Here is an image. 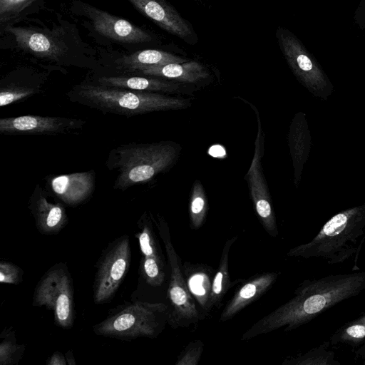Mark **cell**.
<instances>
[{
	"label": "cell",
	"instance_id": "obj_1",
	"mask_svg": "<svg viewBox=\"0 0 365 365\" xmlns=\"http://www.w3.org/2000/svg\"><path fill=\"white\" fill-rule=\"evenodd\" d=\"M365 289V272L331 274L304 280L286 303L253 324L242 335L249 340L284 328L289 331Z\"/></svg>",
	"mask_w": 365,
	"mask_h": 365
},
{
	"label": "cell",
	"instance_id": "obj_2",
	"mask_svg": "<svg viewBox=\"0 0 365 365\" xmlns=\"http://www.w3.org/2000/svg\"><path fill=\"white\" fill-rule=\"evenodd\" d=\"M66 96L73 103L103 113L128 117L153 112L181 110L191 106L190 99L162 93L107 87L92 81L75 85L67 92Z\"/></svg>",
	"mask_w": 365,
	"mask_h": 365
},
{
	"label": "cell",
	"instance_id": "obj_3",
	"mask_svg": "<svg viewBox=\"0 0 365 365\" xmlns=\"http://www.w3.org/2000/svg\"><path fill=\"white\" fill-rule=\"evenodd\" d=\"M180 153V146L172 141L132 142L115 147L106 161L107 168L116 174L113 188L125 191L149 182L169 170Z\"/></svg>",
	"mask_w": 365,
	"mask_h": 365
},
{
	"label": "cell",
	"instance_id": "obj_4",
	"mask_svg": "<svg viewBox=\"0 0 365 365\" xmlns=\"http://www.w3.org/2000/svg\"><path fill=\"white\" fill-rule=\"evenodd\" d=\"M364 240L365 204L335 215L310 242L290 249L287 255L341 263L358 252Z\"/></svg>",
	"mask_w": 365,
	"mask_h": 365
},
{
	"label": "cell",
	"instance_id": "obj_5",
	"mask_svg": "<svg viewBox=\"0 0 365 365\" xmlns=\"http://www.w3.org/2000/svg\"><path fill=\"white\" fill-rule=\"evenodd\" d=\"M168 306L162 302H135L93 327L94 332L106 337L131 340L156 337L168 320Z\"/></svg>",
	"mask_w": 365,
	"mask_h": 365
},
{
	"label": "cell",
	"instance_id": "obj_6",
	"mask_svg": "<svg viewBox=\"0 0 365 365\" xmlns=\"http://www.w3.org/2000/svg\"><path fill=\"white\" fill-rule=\"evenodd\" d=\"M159 235L163 240L170 268L168 288V322L173 329L196 326L201 319L195 300L190 294L182 269L181 258L171 241L168 225L161 216L155 221Z\"/></svg>",
	"mask_w": 365,
	"mask_h": 365
},
{
	"label": "cell",
	"instance_id": "obj_7",
	"mask_svg": "<svg viewBox=\"0 0 365 365\" xmlns=\"http://www.w3.org/2000/svg\"><path fill=\"white\" fill-rule=\"evenodd\" d=\"M33 305L46 307L54 314L56 324L70 329L75 318L72 279L66 265L58 263L40 279L33 296Z\"/></svg>",
	"mask_w": 365,
	"mask_h": 365
},
{
	"label": "cell",
	"instance_id": "obj_8",
	"mask_svg": "<svg viewBox=\"0 0 365 365\" xmlns=\"http://www.w3.org/2000/svg\"><path fill=\"white\" fill-rule=\"evenodd\" d=\"M130 257L127 235L115 239L103 250L98 262L93 283L96 304L106 303L113 298L128 270Z\"/></svg>",
	"mask_w": 365,
	"mask_h": 365
},
{
	"label": "cell",
	"instance_id": "obj_9",
	"mask_svg": "<svg viewBox=\"0 0 365 365\" xmlns=\"http://www.w3.org/2000/svg\"><path fill=\"white\" fill-rule=\"evenodd\" d=\"M5 29L13 35L18 47L24 51L57 65L76 64L69 58L68 48L58 35L44 29L12 24L6 26Z\"/></svg>",
	"mask_w": 365,
	"mask_h": 365
},
{
	"label": "cell",
	"instance_id": "obj_10",
	"mask_svg": "<svg viewBox=\"0 0 365 365\" xmlns=\"http://www.w3.org/2000/svg\"><path fill=\"white\" fill-rule=\"evenodd\" d=\"M257 114L258 131L255 143V153L246 175L251 198L258 218L265 231L272 237H277L278 229L272 200L262 168L264 151L261 122Z\"/></svg>",
	"mask_w": 365,
	"mask_h": 365
},
{
	"label": "cell",
	"instance_id": "obj_11",
	"mask_svg": "<svg viewBox=\"0 0 365 365\" xmlns=\"http://www.w3.org/2000/svg\"><path fill=\"white\" fill-rule=\"evenodd\" d=\"M86 122L66 116L26 115L0 119V133L8 135H58L75 133Z\"/></svg>",
	"mask_w": 365,
	"mask_h": 365
},
{
	"label": "cell",
	"instance_id": "obj_12",
	"mask_svg": "<svg viewBox=\"0 0 365 365\" xmlns=\"http://www.w3.org/2000/svg\"><path fill=\"white\" fill-rule=\"evenodd\" d=\"M276 37L279 48L294 73L314 94L325 93L327 82L299 41L288 30L279 27Z\"/></svg>",
	"mask_w": 365,
	"mask_h": 365
},
{
	"label": "cell",
	"instance_id": "obj_13",
	"mask_svg": "<svg viewBox=\"0 0 365 365\" xmlns=\"http://www.w3.org/2000/svg\"><path fill=\"white\" fill-rule=\"evenodd\" d=\"M143 16L190 46L199 41L192 24L166 0H128Z\"/></svg>",
	"mask_w": 365,
	"mask_h": 365
},
{
	"label": "cell",
	"instance_id": "obj_14",
	"mask_svg": "<svg viewBox=\"0 0 365 365\" xmlns=\"http://www.w3.org/2000/svg\"><path fill=\"white\" fill-rule=\"evenodd\" d=\"M81 13L89 19L93 29L101 35L124 43L152 42L155 36L130 21L113 16L88 4L80 3Z\"/></svg>",
	"mask_w": 365,
	"mask_h": 365
},
{
	"label": "cell",
	"instance_id": "obj_15",
	"mask_svg": "<svg viewBox=\"0 0 365 365\" xmlns=\"http://www.w3.org/2000/svg\"><path fill=\"white\" fill-rule=\"evenodd\" d=\"M140 230L136 233L141 253V269L146 282L160 286L165 279V260L153 229L152 222L145 212L138 221Z\"/></svg>",
	"mask_w": 365,
	"mask_h": 365
},
{
	"label": "cell",
	"instance_id": "obj_16",
	"mask_svg": "<svg viewBox=\"0 0 365 365\" xmlns=\"http://www.w3.org/2000/svg\"><path fill=\"white\" fill-rule=\"evenodd\" d=\"M52 193L64 204L77 206L87 201L93 195L96 173L91 170L46 178Z\"/></svg>",
	"mask_w": 365,
	"mask_h": 365
},
{
	"label": "cell",
	"instance_id": "obj_17",
	"mask_svg": "<svg viewBox=\"0 0 365 365\" xmlns=\"http://www.w3.org/2000/svg\"><path fill=\"white\" fill-rule=\"evenodd\" d=\"M46 81V75L27 69H16L0 81V106L21 102L39 94Z\"/></svg>",
	"mask_w": 365,
	"mask_h": 365
},
{
	"label": "cell",
	"instance_id": "obj_18",
	"mask_svg": "<svg viewBox=\"0 0 365 365\" xmlns=\"http://www.w3.org/2000/svg\"><path fill=\"white\" fill-rule=\"evenodd\" d=\"M48 191L37 184L29 200L35 224L39 232L46 235L58 233L68 222L64 205L60 202L50 201Z\"/></svg>",
	"mask_w": 365,
	"mask_h": 365
},
{
	"label": "cell",
	"instance_id": "obj_19",
	"mask_svg": "<svg viewBox=\"0 0 365 365\" xmlns=\"http://www.w3.org/2000/svg\"><path fill=\"white\" fill-rule=\"evenodd\" d=\"M279 272H267L257 274L237 289L220 317V322L232 319L241 310L259 299L277 281Z\"/></svg>",
	"mask_w": 365,
	"mask_h": 365
},
{
	"label": "cell",
	"instance_id": "obj_20",
	"mask_svg": "<svg viewBox=\"0 0 365 365\" xmlns=\"http://www.w3.org/2000/svg\"><path fill=\"white\" fill-rule=\"evenodd\" d=\"M92 82L107 87L162 93H175L182 89V84L176 81L135 74L100 76Z\"/></svg>",
	"mask_w": 365,
	"mask_h": 365
},
{
	"label": "cell",
	"instance_id": "obj_21",
	"mask_svg": "<svg viewBox=\"0 0 365 365\" xmlns=\"http://www.w3.org/2000/svg\"><path fill=\"white\" fill-rule=\"evenodd\" d=\"M130 74L161 78L184 83H197L210 76L204 65L195 61L149 66Z\"/></svg>",
	"mask_w": 365,
	"mask_h": 365
},
{
	"label": "cell",
	"instance_id": "obj_22",
	"mask_svg": "<svg viewBox=\"0 0 365 365\" xmlns=\"http://www.w3.org/2000/svg\"><path fill=\"white\" fill-rule=\"evenodd\" d=\"M182 272L187 288L202 310V314L210 312L212 281L214 277L213 269L205 264L191 263L185 262L182 264Z\"/></svg>",
	"mask_w": 365,
	"mask_h": 365
},
{
	"label": "cell",
	"instance_id": "obj_23",
	"mask_svg": "<svg viewBox=\"0 0 365 365\" xmlns=\"http://www.w3.org/2000/svg\"><path fill=\"white\" fill-rule=\"evenodd\" d=\"M189 59L158 49H145L124 56L115 61L120 74H130L133 72L153 66L171 63H184Z\"/></svg>",
	"mask_w": 365,
	"mask_h": 365
},
{
	"label": "cell",
	"instance_id": "obj_24",
	"mask_svg": "<svg viewBox=\"0 0 365 365\" xmlns=\"http://www.w3.org/2000/svg\"><path fill=\"white\" fill-rule=\"evenodd\" d=\"M237 239V237L234 236L228 239L224 245L218 268L213 277L212 292L209 304L210 312L215 306H218L231 286L228 270L229 255L230 249Z\"/></svg>",
	"mask_w": 365,
	"mask_h": 365
},
{
	"label": "cell",
	"instance_id": "obj_25",
	"mask_svg": "<svg viewBox=\"0 0 365 365\" xmlns=\"http://www.w3.org/2000/svg\"><path fill=\"white\" fill-rule=\"evenodd\" d=\"M330 341L324 342L304 354L289 356L282 362L283 365H340L335 360L334 353L328 350Z\"/></svg>",
	"mask_w": 365,
	"mask_h": 365
},
{
	"label": "cell",
	"instance_id": "obj_26",
	"mask_svg": "<svg viewBox=\"0 0 365 365\" xmlns=\"http://www.w3.org/2000/svg\"><path fill=\"white\" fill-rule=\"evenodd\" d=\"M209 205L203 185L196 180L193 184L189 204L190 227L197 230L205 222Z\"/></svg>",
	"mask_w": 365,
	"mask_h": 365
},
{
	"label": "cell",
	"instance_id": "obj_27",
	"mask_svg": "<svg viewBox=\"0 0 365 365\" xmlns=\"http://www.w3.org/2000/svg\"><path fill=\"white\" fill-rule=\"evenodd\" d=\"M41 0H0V23L7 26L19 21L34 10Z\"/></svg>",
	"mask_w": 365,
	"mask_h": 365
},
{
	"label": "cell",
	"instance_id": "obj_28",
	"mask_svg": "<svg viewBox=\"0 0 365 365\" xmlns=\"http://www.w3.org/2000/svg\"><path fill=\"white\" fill-rule=\"evenodd\" d=\"M24 349V346L16 343L14 334L7 335L0 344V364H17L21 358Z\"/></svg>",
	"mask_w": 365,
	"mask_h": 365
},
{
	"label": "cell",
	"instance_id": "obj_29",
	"mask_svg": "<svg viewBox=\"0 0 365 365\" xmlns=\"http://www.w3.org/2000/svg\"><path fill=\"white\" fill-rule=\"evenodd\" d=\"M204 349V344L200 340H194L182 349L177 357L175 365H197Z\"/></svg>",
	"mask_w": 365,
	"mask_h": 365
},
{
	"label": "cell",
	"instance_id": "obj_30",
	"mask_svg": "<svg viewBox=\"0 0 365 365\" xmlns=\"http://www.w3.org/2000/svg\"><path fill=\"white\" fill-rule=\"evenodd\" d=\"M23 270L9 262H0V282L5 284H17L22 281Z\"/></svg>",
	"mask_w": 365,
	"mask_h": 365
},
{
	"label": "cell",
	"instance_id": "obj_31",
	"mask_svg": "<svg viewBox=\"0 0 365 365\" xmlns=\"http://www.w3.org/2000/svg\"><path fill=\"white\" fill-rule=\"evenodd\" d=\"M64 356L60 352H55L48 360L46 364L48 365H66L68 363L66 361Z\"/></svg>",
	"mask_w": 365,
	"mask_h": 365
},
{
	"label": "cell",
	"instance_id": "obj_32",
	"mask_svg": "<svg viewBox=\"0 0 365 365\" xmlns=\"http://www.w3.org/2000/svg\"><path fill=\"white\" fill-rule=\"evenodd\" d=\"M354 321L365 326V313L364 314H362L361 317H359V318L354 319Z\"/></svg>",
	"mask_w": 365,
	"mask_h": 365
},
{
	"label": "cell",
	"instance_id": "obj_33",
	"mask_svg": "<svg viewBox=\"0 0 365 365\" xmlns=\"http://www.w3.org/2000/svg\"><path fill=\"white\" fill-rule=\"evenodd\" d=\"M191 1H207V0H191Z\"/></svg>",
	"mask_w": 365,
	"mask_h": 365
},
{
	"label": "cell",
	"instance_id": "obj_34",
	"mask_svg": "<svg viewBox=\"0 0 365 365\" xmlns=\"http://www.w3.org/2000/svg\"><path fill=\"white\" fill-rule=\"evenodd\" d=\"M365 346V340H364V346Z\"/></svg>",
	"mask_w": 365,
	"mask_h": 365
},
{
	"label": "cell",
	"instance_id": "obj_35",
	"mask_svg": "<svg viewBox=\"0 0 365 365\" xmlns=\"http://www.w3.org/2000/svg\"><path fill=\"white\" fill-rule=\"evenodd\" d=\"M362 348L365 349V346H363Z\"/></svg>",
	"mask_w": 365,
	"mask_h": 365
}]
</instances>
